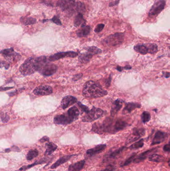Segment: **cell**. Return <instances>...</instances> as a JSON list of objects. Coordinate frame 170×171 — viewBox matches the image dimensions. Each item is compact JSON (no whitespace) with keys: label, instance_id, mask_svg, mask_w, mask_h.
Returning a JSON list of instances; mask_svg holds the SVG:
<instances>
[{"label":"cell","instance_id":"ab89813d","mask_svg":"<svg viewBox=\"0 0 170 171\" xmlns=\"http://www.w3.org/2000/svg\"><path fill=\"white\" fill-rule=\"evenodd\" d=\"M83 74L81 73L80 74H78L75 75L73 78H72V81H77L78 80H79L80 79L82 78Z\"/></svg>","mask_w":170,"mask_h":171},{"label":"cell","instance_id":"e575fe53","mask_svg":"<svg viewBox=\"0 0 170 171\" xmlns=\"http://www.w3.org/2000/svg\"><path fill=\"white\" fill-rule=\"evenodd\" d=\"M48 21H51L52 22L54 23L55 24L59 26H62V22L60 21V19L59 18V16H55L52 19H50V20H47Z\"/></svg>","mask_w":170,"mask_h":171},{"label":"cell","instance_id":"681fc988","mask_svg":"<svg viewBox=\"0 0 170 171\" xmlns=\"http://www.w3.org/2000/svg\"><path fill=\"white\" fill-rule=\"evenodd\" d=\"M17 93V91H15V92H10V93H8V94L9 95V96H10V97H12V96H14V95H15Z\"/></svg>","mask_w":170,"mask_h":171},{"label":"cell","instance_id":"836d02e7","mask_svg":"<svg viewBox=\"0 0 170 171\" xmlns=\"http://www.w3.org/2000/svg\"><path fill=\"white\" fill-rule=\"evenodd\" d=\"M133 133L139 137H141L145 135V131L143 128H135L133 129Z\"/></svg>","mask_w":170,"mask_h":171},{"label":"cell","instance_id":"f546056e","mask_svg":"<svg viewBox=\"0 0 170 171\" xmlns=\"http://www.w3.org/2000/svg\"><path fill=\"white\" fill-rule=\"evenodd\" d=\"M86 51L90 52L93 55L96 54H99L101 53L102 50L98 48L95 46H91V47H88L85 49Z\"/></svg>","mask_w":170,"mask_h":171},{"label":"cell","instance_id":"f907efd6","mask_svg":"<svg viewBox=\"0 0 170 171\" xmlns=\"http://www.w3.org/2000/svg\"><path fill=\"white\" fill-rule=\"evenodd\" d=\"M123 68L124 69H125L130 70L132 68V67L130 66H129V65H127V66L124 67Z\"/></svg>","mask_w":170,"mask_h":171},{"label":"cell","instance_id":"db71d44e","mask_svg":"<svg viewBox=\"0 0 170 171\" xmlns=\"http://www.w3.org/2000/svg\"><path fill=\"white\" fill-rule=\"evenodd\" d=\"M169 57H170V54H169Z\"/></svg>","mask_w":170,"mask_h":171},{"label":"cell","instance_id":"83f0119b","mask_svg":"<svg viewBox=\"0 0 170 171\" xmlns=\"http://www.w3.org/2000/svg\"><path fill=\"white\" fill-rule=\"evenodd\" d=\"M153 150V149H152V150H151L147 151L146 152H144L143 153L141 154L139 156V157L135 158L133 162L134 163H139L141 162L142 161H144L145 159H146L147 154L150 153V152H151Z\"/></svg>","mask_w":170,"mask_h":171},{"label":"cell","instance_id":"f5cc1de1","mask_svg":"<svg viewBox=\"0 0 170 171\" xmlns=\"http://www.w3.org/2000/svg\"><path fill=\"white\" fill-rule=\"evenodd\" d=\"M168 165H169V166H170V161H169Z\"/></svg>","mask_w":170,"mask_h":171},{"label":"cell","instance_id":"3957f363","mask_svg":"<svg viewBox=\"0 0 170 171\" xmlns=\"http://www.w3.org/2000/svg\"><path fill=\"white\" fill-rule=\"evenodd\" d=\"M79 110L76 106H73L69 109L66 113L59 115L54 118V122L56 124H70L78 118Z\"/></svg>","mask_w":170,"mask_h":171},{"label":"cell","instance_id":"ee69618b","mask_svg":"<svg viewBox=\"0 0 170 171\" xmlns=\"http://www.w3.org/2000/svg\"><path fill=\"white\" fill-rule=\"evenodd\" d=\"M49 140H50V139L48 137L45 136L40 139V142H41V143H44V142H48Z\"/></svg>","mask_w":170,"mask_h":171},{"label":"cell","instance_id":"816d5d0a","mask_svg":"<svg viewBox=\"0 0 170 171\" xmlns=\"http://www.w3.org/2000/svg\"><path fill=\"white\" fill-rule=\"evenodd\" d=\"M123 68L121 67H120V66H117V67L116 69H117V70H118V71L121 72V71H122V69H123Z\"/></svg>","mask_w":170,"mask_h":171},{"label":"cell","instance_id":"6da1fadb","mask_svg":"<svg viewBox=\"0 0 170 171\" xmlns=\"http://www.w3.org/2000/svg\"><path fill=\"white\" fill-rule=\"evenodd\" d=\"M36 72L45 77H48L55 74L57 70V66L50 62L45 56L35 58Z\"/></svg>","mask_w":170,"mask_h":171},{"label":"cell","instance_id":"484cf974","mask_svg":"<svg viewBox=\"0 0 170 171\" xmlns=\"http://www.w3.org/2000/svg\"><path fill=\"white\" fill-rule=\"evenodd\" d=\"M164 160H165V158L163 156L158 155V154L152 155L149 157V160L150 161L154 162H163Z\"/></svg>","mask_w":170,"mask_h":171},{"label":"cell","instance_id":"e0dca14e","mask_svg":"<svg viewBox=\"0 0 170 171\" xmlns=\"http://www.w3.org/2000/svg\"><path fill=\"white\" fill-rule=\"evenodd\" d=\"M128 123L126 121H124L121 119H118L114 122V132L116 133L121 130H123L128 126Z\"/></svg>","mask_w":170,"mask_h":171},{"label":"cell","instance_id":"b9f144b4","mask_svg":"<svg viewBox=\"0 0 170 171\" xmlns=\"http://www.w3.org/2000/svg\"><path fill=\"white\" fill-rule=\"evenodd\" d=\"M120 1V0H115V1H114V2H111L109 4V7H113V6H115L117 5L119 3Z\"/></svg>","mask_w":170,"mask_h":171},{"label":"cell","instance_id":"30bf717a","mask_svg":"<svg viewBox=\"0 0 170 171\" xmlns=\"http://www.w3.org/2000/svg\"><path fill=\"white\" fill-rule=\"evenodd\" d=\"M1 53L10 62L17 61L21 58V55L15 52L13 48L2 50L1 51Z\"/></svg>","mask_w":170,"mask_h":171},{"label":"cell","instance_id":"4316f807","mask_svg":"<svg viewBox=\"0 0 170 171\" xmlns=\"http://www.w3.org/2000/svg\"><path fill=\"white\" fill-rule=\"evenodd\" d=\"M125 149V147H123L120 148L119 149L114 151L112 152H111L110 153L108 154V155H105V157L107 158H114L117 156L119 154H120Z\"/></svg>","mask_w":170,"mask_h":171},{"label":"cell","instance_id":"5bb4252c","mask_svg":"<svg viewBox=\"0 0 170 171\" xmlns=\"http://www.w3.org/2000/svg\"><path fill=\"white\" fill-rule=\"evenodd\" d=\"M167 137V134L163 132H157L155 135L154 138L153 139V141L152 143V145H154L156 144H159L162 142H164L165 141V139Z\"/></svg>","mask_w":170,"mask_h":171},{"label":"cell","instance_id":"52a82bcc","mask_svg":"<svg viewBox=\"0 0 170 171\" xmlns=\"http://www.w3.org/2000/svg\"><path fill=\"white\" fill-rule=\"evenodd\" d=\"M134 49L136 52L142 55L148 53L154 54L158 52V46L155 44H142L135 46Z\"/></svg>","mask_w":170,"mask_h":171},{"label":"cell","instance_id":"277c9868","mask_svg":"<svg viewBox=\"0 0 170 171\" xmlns=\"http://www.w3.org/2000/svg\"><path fill=\"white\" fill-rule=\"evenodd\" d=\"M76 0H59L57 2V6L59 7L64 12H67L69 16H72L76 13Z\"/></svg>","mask_w":170,"mask_h":171},{"label":"cell","instance_id":"4dcf8cb0","mask_svg":"<svg viewBox=\"0 0 170 171\" xmlns=\"http://www.w3.org/2000/svg\"><path fill=\"white\" fill-rule=\"evenodd\" d=\"M38 155V152L36 150H31L28 152L27 156V159L29 161H31L33 159L36 157Z\"/></svg>","mask_w":170,"mask_h":171},{"label":"cell","instance_id":"44dd1931","mask_svg":"<svg viewBox=\"0 0 170 171\" xmlns=\"http://www.w3.org/2000/svg\"><path fill=\"white\" fill-rule=\"evenodd\" d=\"M85 163V160H81L69 166L68 171H79L83 169Z\"/></svg>","mask_w":170,"mask_h":171},{"label":"cell","instance_id":"f1b7e54d","mask_svg":"<svg viewBox=\"0 0 170 171\" xmlns=\"http://www.w3.org/2000/svg\"><path fill=\"white\" fill-rule=\"evenodd\" d=\"M45 160V159H43V160H41V161H36V162H34V163H33L32 164L29 165H28V166H22V168H20V169H19V171H26L27 170L30 169V168H31L32 167H34V166L37 165L42 164H43L45 162V160Z\"/></svg>","mask_w":170,"mask_h":171},{"label":"cell","instance_id":"c3c4849f","mask_svg":"<svg viewBox=\"0 0 170 171\" xmlns=\"http://www.w3.org/2000/svg\"><path fill=\"white\" fill-rule=\"evenodd\" d=\"M163 76L164 77H165V78H168L170 77V73H169V72H163Z\"/></svg>","mask_w":170,"mask_h":171},{"label":"cell","instance_id":"7c38bea8","mask_svg":"<svg viewBox=\"0 0 170 171\" xmlns=\"http://www.w3.org/2000/svg\"><path fill=\"white\" fill-rule=\"evenodd\" d=\"M33 92L34 95L38 96H46L52 93L53 90L50 86L42 85L34 89Z\"/></svg>","mask_w":170,"mask_h":171},{"label":"cell","instance_id":"d6986e66","mask_svg":"<svg viewBox=\"0 0 170 171\" xmlns=\"http://www.w3.org/2000/svg\"><path fill=\"white\" fill-rule=\"evenodd\" d=\"M93 56L91 53L87 51L86 52L80 54L78 57V61L81 63H86L90 62Z\"/></svg>","mask_w":170,"mask_h":171},{"label":"cell","instance_id":"1f68e13d","mask_svg":"<svg viewBox=\"0 0 170 171\" xmlns=\"http://www.w3.org/2000/svg\"><path fill=\"white\" fill-rule=\"evenodd\" d=\"M143 145H144V140L143 139H141L139 141L135 143L131 146L130 147V149H132V150L139 149V148H142Z\"/></svg>","mask_w":170,"mask_h":171},{"label":"cell","instance_id":"4fadbf2b","mask_svg":"<svg viewBox=\"0 0 170 171\" xmlns=\"http://www.w3.org/2000/svg\"><path fill=\"white\" fill-rule=\"evenodd\" d=\"M76 98L72 96H67L62 99L61 102V106L62 109H66L69 106L72 105L77 102Z\"/></svg>","mask_w":170,"mask_h":171},{"label":"cell","instance_id":"8992f818","mask_svg":"<svg viewBox=\"0 0 170 171\" xmlns=\"http://www.w3.org/2000/svg\"><path fill=\"white\" fill-rule=\"evenodd\" d=\"M124 34L116 33L110 35L103 40V44L109 47H115L121 45L124 40Z\"/></svg>","mask_w":170,"mask_h":171},{"label":"cell","instance_id":"74e56055","mask_svg":"<svg viewBox=\"0 0 170 171\" xmlns=\"http://www.w3.org/2000/svg\"><path fill=\"white\" fill-rule=\"evenodd\" d=\"M135 155H136V154H134V155H133L132 156H131L130 157L127 159V160L125 161V162L124 163L123 165H122V166H127V165L130 164L131 163L133 162V161H134V159H135Z\"/></svg>","mask_w":170,"mask_h":171},{"label":"cell","instance_id":"7bdbcfd3","mask_svg":"<svg viewBox=\"0 0 170 171\" xmlns=\"http://www.w3.org/2000/svg\"><path fill=\"white\" fill-rule=\"evenodd\" d=\"M111 77L110 76L106 80L105 82V85L107 87H109L110 86V84H111Z\"/></svg>","mask_w":170,"mask_h":171},{"label":"cell","instance_id":"9a60e30c","mask_svg":"<svg viewBox=\"0 0 170 171\" xmlns=\"http://www.w3.org/2000/svg\"><path fill=\"white\" fill-rule=\"evenodd\" d=\"M123 103V101L121 99H117L114 102L113 105L112 106L111 110V116L113 117L115 116L117 113L120 110L122 107V105Z\"/></svg>","mask_w":170,"mask_h":171},{"label":"cell","instance_id":"ffe728a7","mask_svg":"<svg viewBox=\"0 0 170 171\" xmlns=\"http://www.w3.org/2000/svg\"><path fill=\"white\" fill-rule=\"evenodd\" d=\"M90 31H91L90 27V26L85 25L81 27L80 29L78 30L76 32V34L77 36L81 38L87 36Z\"/></svg>","mask_w":170,"mask_h":171},{"label":"cell","instance_id":"603a6c76","mask_svg":"<svg viewBox=\"0 0 170 171\" xmlns=\"http://www.w3.org/2000/svg\"><path fill=\"white\" fill-rule=\"evenodd\" d=\"M74 155H66L60 158L52 166H51V169H55L57 167H58L59 166H60L62 164H64V163L66 162L67 161H69V159H71V158L74 156Z\"/></svg>","mask_w":170,"mask_h":171},{"label":"cell","instance_id":"bcb514c9","mask_svg":"<svg viewBox=\"0 0 170 171\" xmlns=\"http://www.w3.org/2000/svg\"><path fill=\"white\" fill-rule=\"evenodd\" d=\"M2 62L3 63V64H1V67H2V66H3V67H5V68L6 69H9V66H10L9 64H7V63H6L5 62Z\"/></svg>","mask_w":170,"mask_h":171},{"label":"cell","instance_id":"60d3db41","mask_svg":"<svg viewBox=\"0 0 170 171\" xmlns=\"http://www.w3.org/2000/svg\"><path fill=\"white\" fill-rule=\"evenodd\" d=\"M115 171V168L114 166L112 165H109L107 166L105 169L101 171Z\"/></svg>","mask_w":170,"mask_h":171},{"label":"cell","instance_id":"cb8c5ba5","mask_svg":"<svg viewBox=\"0 0 170 171\" xmlns=\"http://www.w3.org/2000/svg\"><path fill=\"white\" fill-rule=\"evenodd\" d=\"M20 21L22 24L24 25L25 26H27L36 24V19L33 17H22L20 18Z\"/></svg>","mask_w":170,"mask_h":171},{"label":"cell","instance_id":"ac0fdd59","mask_svg":"<svg viewBox=\"0 0 170 171\" xmlns=\"http://www.w3.org/2000/svg\"><path fill=\"white\" fill-rule=\"evenodd\" d=\"M106 148V145L105 144L99 145L95 147L94 148H93L92 149L88 150L86 151V154L90 156H94L102 152L103 150H105Z\"/></svg>","mask_w":170,"mask_h":171},{"label":"cell","instance_id":"d6a6232c","mask_svg":"<svg viewBox=\"0 0 170 171\" xmlns=\"http://www.w3.org/2000/svg\"><path fill=\"white\" fill-rule=\"evenodd\" d=\"M141 118H142V120L143 123H147L151 119V115L148 112L145 111L142 114Z\"/></svg>","mask_w":170,"mask_h":171},{"label":"cell","instance_id":"d590c367","mask_svg":"<svg viewBox=\"0 0 170 171\" xmlns=\"http://www.w3.org/2000/svg\"><path fill=\"white\" fill-rule=\"evenodd\" d=\"M77 104H78V105L79 106V107L80 108L81 110L83 112H84V113H85L86 114H87V113H88L90 112V110H89L88 107H87L86 106L84 105L83 104H82L81 102H77Z\"/></svg>","mask_w":170,"mask_h":171},{"label":"cell","instance_id":"d4e9b609","mask_svg":"<svg viewBox=\"0 0 170 171\" xmlns=\"http://www.w3.org/2000/svg\"><path fill=\"white\" fill-rule=\"evenodd\" d=\"M45 146L46 147V150L45 154L47 155H50L53 152H55L57 150V146L52 142L46 143Z\"/></svg>","mask_w":170,"mask_h":171},{"label":"cell","instance_id":"2e32d148","mask_svg":"<svg viewBox=\"0 0 170 171\" xmlns=\"http://www.w3.org/2000/svg\"><path fill=\"white\" fill-rule=\"evenodd\" d=\"M141 105L138 103H127L125 105V107L123 109L122 111L123 114H127L130 113L132 111L137 108H141Z\"/></svg>","mask_w":170,"mask_h":171},{"label":"cell","instance_id":"8d00e7d4","mask_svg":"<svg viewBox=\"0 0 170 171\" xmlns=\"http://www.w3.org/2000/svg\"><path fill=\"white\" fill-rule=\"evenodd\" d=\"M1 120L3 123H7L10 120V117L7 114L2 113L1 114Z\"/></svg>","mask_w":170,"mask_h":171},{"label":"cell","instance_id":"f6af8a7d","mask_svg":"<svg viewBox=\"0 0 170 171\" xmlns=\"http://www.w3.org/2000/svg\"><path fill=\"white\" fill-rule=\"evenodd\" d=\"M163 149L165 152H170V143L164 146Z\"/></svg>","mask_w":170,"mask_h":171},{"label":"cell","instance_id":"5b68a950","mask_svg":"<svg viewBox=\"0 0 170 171\" xmlns=\"http://www.w3.org/2000/svg\"><path fill=\"white\" fill-rule=\"evenodd\" d=\"M20 71L24 76H29L36 72L35 58L30 57L27 59L20 68Z\"/></svg>","mask_w":170,"mask_h":171},{"label":"cell","instance_id":"7402d4cb","mask_svg":"<svg viewBox=\"0 0 170 171\" xmlns=\"http://www.w3.org/2000/svg\"><path fill=\"white\" fill-rule=\"evenodd\" d=\"M86 21L84 20L83 14L82 13H78L77 14V15L76 16L74 21V26L76 27H78L79 26H85Z\"/></svg>","mask_w":170,"mask_h":171},{"label":"cell","instance_id":"8fae6325","mask_svg":"<svg viewBox=\"0 0 170 171\" xmlns=\"http://www.w3.org/2000/svg\"><path fill=\"white\" fill-rule=\"evenodd\" d=\"M78 56L77 52L73 51H67V52H59L56 54H53L49 57L48 60L50 62H53L55 61L59 60V59L64 58L65 57H70V58H75Z\"/></svg>","mask_w":170,"mask_h":171},{"label":"cell","instance_id":"9c48e42d","mask_svg":"<svg viewBox=\"0 0 170 171\" xmlns=\"http://www.w3.org/2000/svg\"><path fill=\"white\" fill-rule=\"evenodd\" d=\"M104 111L102 109L93 107L90 112L83 117V121L84 122H91L101 117Z\"/></svg>","mask_w":170,"mask_h":171},{"label":"cell","instance_id":"ba28073f","mask_svg":"<svg viewBox=\"0 0 170 171\" xmlns=\"http://www.w3.org/2000/svg\"><path fill=\"white\" fill-rule=\"evenodd\" d=\"M166 3L165 0H155L148 13L149 17L154 18L158 16L165 9Z\"/></svg>","mask_w":170,"mask_h":171},{"label":"cell","instance_id":"7dc6e473","mask_svg":"<svg viewBox=\"0 0 170 171\" xmlns=\"http://www.w3.org/2000/svg\"><path fill=\"white\" fill-rule=\"evenodd\" d=\"M14 88V87H1V91H6V90H9V89H11Z\"/></svg>","mask_w":170,"mask_h":171},{"label":"cell","instance_id":"f35d334b","mask_svg":"<svg viewBox=\"0 0 170 171\" xmlns=\"http://www.w3.org/2000/svg\"><path fill=\"white\" fill-rule=\"evenodd\" d=\"M104 27H105V25L103 24H99L97 25L96 28H95V32L96 33H99L103 30Z\"/></svg>","mask_w":170,"mask_h":171},{"label":"cell","instance_id":"7a4b0ae2","mask_svg":"<svg viewBox=\"0 0 170 171\" xmlns=\"http://www.w3.org/2000/svg\"><path fill=\"white\" fill-rule=\"evenodd\" d=\"M84 97L88 98H97L107 95L108 92L104 90L101 85L93 81H89L84 84L83 91Z\"/></svg>","mask_w":170,"mask_h":171},{"label":"cell","instance_id":"11a10c76","mask_svg":"<svg viewBox=\"0 0 170 171\" xmlns=\"http://www.w3.org/2000/svg\"></svg>","mask_w":170,"mask_h":171}]
</instances>
